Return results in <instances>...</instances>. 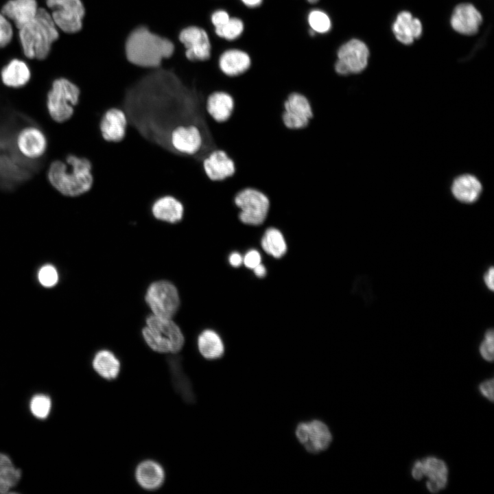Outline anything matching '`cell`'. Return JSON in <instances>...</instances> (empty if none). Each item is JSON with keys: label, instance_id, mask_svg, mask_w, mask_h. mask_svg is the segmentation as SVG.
Masks as SVG:
<instances>
[{"label": "cell", "instance_id": "obj_1", "mask_svg": "<svg viewBox=\"0 0 494 494\" xmlns=\"http://www.w3.org/2000/svg\"><path fill=\"white\" fill-rule=\"evenodd\" d=\"M51 185L62 195L76 198L87 193L93 184L92 163L84 157L71 153L64 160H56L47 172Z\"/></svg>", "mask_w": 494, "mask_h": 494}, {"label": "cell", "instance_id": "obj_2", "mask_svg": "<svg viewBox=\"0 0 494 494\" xmlns=\"http://www.w3.org/2000/svg\"><path fill=\"white\" fill-rule=\"evenodd\" d=\"M174 49L172 41L151 32L145 26L132 30L125 43V53L128 62L148 69L158 67L163 59L172 55Z\"/></svg>", "mask_w": 494, "mask_h": 494}, {"label": "cell", "instance_id": "obj_3", "mask_svg": "<svg viewBox=\"0 0 494 494\" xmlns=\"http://www.w3.org/2000/svg\"><path fill=\"white\" fill-rule=\"evenodd\" d=\"M19 34L25 56L38 60L47 57L52 43L59 37L51 14L42 8H38L30 22L19 29Z\"/></svg>", "mask_w": 494, "mask_h": 494}, {"label": "cell", "instance_id": "obj_4", "mask_svg": "<svg viewBox=\"0 0 494 494\" xmlns=\"http://www.w3.org/2000/svg\"><path fill=\"white\" fill-rule=\"evenodd\" d=\"M142 336L148 346L159 353H176L183 347L184 336L172 318L150 315L142 329Z\"/></svg>", "mask_w": 494, "mask_h": 494}, {"label": "cell", "instance_id": "obj_5", "mask_svg": "<svg viewBox=\"0 0 494 494\" xmlns=\"http://www.w3.org/2000/svg\"><path fill=\"white\" fill-rule=\"evenodd\" d=\"M81 91L71 80L60 78L55 80L47 95V108L51 119L64 123L71 119L78 105Z\"/></svg>", "mask_w": 494, "mask_h": 494}, {"label": "cell", "instance_id": "obj_6", "mask_svg": "<svg viewBox=\"0 0 494 494\" xmlns=\"http://www.w3.org/2000/svg\"><path fill=\"white\" fill-rule=\"evenodd\" d=\"M233 202L239 210V220L244 224L258 226L265 221L270 210L268 196L261 190L246 187L239 190Z\"/></svg>", "mask_w": 494, "mask_h": 494}, {"label": "cell", "instance_id": "obj_7", "mask_svg": "<svg viewBox=\"0 0 494 494\" xmlns=\"http://www.w3.org/2000/svg\"><path fill=\"white\" fill-rule=\"evenodd\" d=\"M25 159L17 152L12 137L0 135V182L11 186L29 176Z\"/></svg>", "mask_w": 494, "mask_h": 494}, {"label": "cell", "instance_id": "obj_8", "mask_svg": "<svg viewBox=\"0 0 494 494\" xmlns=\"http://www.w3.org/2000/svg\"><path fill=\"white\" fill-rule=\"evenodd\" d=\"M145 300L152 314L172 318L180 305V298L176 286L165 280L154 281L148 287Z\"/></svg>", "mask_w": 494, "mask_h": 494}, {"label": "cell", "instance_id": "obj_9", "mask_svg": "<svg viewBox=\"0 0 494 494\" xmlns=\"http://www.w3.org/2000/svg\"><path fill=\"white\" fill-rule=\"evenodd\" d=\"M56 25L69 34L79 32L83 25L85 7L82 0H46Z\"/></svg>", "mask_w": 494, "mask_h": 494}, {"label": "cell", "instance_id": "obj_10", "mask_svg": "<svg viewBox=\"0 0 494 494\" xmlns=\"http://www.w3.org/2000/svg\"><path fill=\"white\" fill-rule=\"evenodd\" d=\"M334 70L340 75L356 74L368 64L369 50L361 40L352 38L340 46L337 51Z\"/></svg>", "mask_w": 494, "mask_h": 494}, {"label": "cell", "instance_id": "obj_11", "mask_svg": "<svg viewBox=\"0 0 494 494\" xmlns=\"http://www.w3.org/2000/svg\"><path fill=\"white\" fill-rule=\"evenodd\" d=\"M314 117V110L309 99L303 93H290L283 103L281 121L291 130L306 128Z\"/></svg>", "mask_w": 494, "mask_h": 494}, {"label": "cell", "instance_id": "obj_12", "mask_svg": "<svg viewBox=\"0 0 494 494\" xmlns=\"http://www.w3.org/2000/svg\"><path fill=\"white\" fill-rule=\"evenodd\" d=\"M178 40L185 48L187 60L204 62L211 59L212 43L205 29L196 25L186 27L180 32Z\"/></svg>", "mask_w": 494, "mask_h": 494}, {"label": "cell", "instance_id": "obj_13", "mask_svg": "<svg viewBox=\"0 0 494 494\" xmlns=\"http://www.w3.org/2000/svg\"><path fill=\"white\" fill-rule=\"evenodd\" d=\"M14 144L18 153L26 160H35L42 157L47 148L45 133L38 126L27 125L16 132Z\"/></svg>", "mask_w": 494, "mask_h": 494}, {"label": "cell", "instance_id": "obj_14", "mask_svg": "<svg viewBox=\"0 0 494 494\" xmlns=\"http://www.w3.org/2000/svg\"><path fill=\"white\" fill-rule=\"evenodd\" d=\"M296 436L307 451L311 453L325 450L332 440L327 425L318 420L299 423L296 430Z\"/></svg>", "mask_w": 494, "mask_h": 494}, {"label": "cell", "instance_id": "obj_15", "mask_svg": "<svg viewBox=\"0 0 494 494\" xmlns=\"http://www.w3.org/2000/svg\"><path fill=\"white\" fill-rule=\"evenodd\" d=\"M252 64V58L248 51L228 45L220 52L217 58L219 71L229 78L245 74L250 70Z\"/></svg>", "mask_w": 494, "mask_h": 494}, {"label": "cell", "instance_id": "obj_16", "mask_svg": "<svg viewBox=\"0 0 494 494\" xmlns=\"http://www.w3.org/2000/svg\"><path fill=\"white\" fill-rule=\"evenodd\" d=\"M206 176L213 181H222L236 172L233 158L223 150H212L202 161Z\"/></svg>", "mask_w": 494, "mask_h": 494}, {"label": "cell", "instance_id": "obj_17", "mask_svg": "<svg viewBox=\"0 0 494 494\" xmlns=\"http://www.w3.org/2000/svg\"><path fill=\"white\" fill-rule=\"evenodd\" d=\"M170 143L178 152L187 155L196 154L201 148L203 139L200 130L195 125L178 126L170 134Z\"/></svg>", "mask_w": 494, "mask_h": 494}, {"label": "cell", "instance_id": "obj_18", "mask_svg": "<svg viewBox=\"0 0 494 494\" xmlns=\"http://www.w3.org/2000/svg\"><path fill=\"white\" fill-rule=\"evenodd\" d=\"M482 23L480 12L470 3L458 5L451 14V25L457 32L471 36L476 34Z\"/></svg>", "mask_w": 494, "mask_h": 494}, {"label": "cell", "instance_id": "obj_19", "mask_svg": "<svg viewBox=\"0 0 494 494\" xmlns=\"http://www.w3.org/2000/svg\"><path fill=\"white\" fill-rule=\"evenodd\" d=\"M128 119L125 112L118 108H111L102 115L99 130L102 138L111 142H119L126 135Z\"/></svg>", "mask_w": 494, "mask_h": 494}, {"label": "cell", "instance_id": "obj_20", "mask_svg": "<svg viewBox=\"0 0 494 494\" xmlns=\"http://www.w3.org/2000/svg\"><path fill=\"white\" fill-rule=\"evenodd\" d=\"M151 213L157 221L176 224L183 217L184 206L175 197L166 195L157 198L152 203Z\"/></svg>", "mask_w": 494, "mask_h": 494}, {"label": "cell", "instance_id": "obj_21", "mask_svg": "<svg viewBox=\"0 0 494 494\" xmlns=\"http://www.w3.org/2000/svg\"><path fill=\"white\" fill-rule=\"evenodd\" d=\"M208 115L217 123L226 121L235 108L233 96L227 91H215L207 98L205 104Z\"/></svg>", "mask_w": 494, "mask_h": 494}, {"label": "cell", "instance_id": "obj_22", "mask_svg": "<svg viewBox=\"0 0 494 494\" xmlns=\"http://www.w3.org/2000/svg\"><path fill=\"white\" fill-rule=\"evenodd\" d=\"M38 9L36 0H10L2 7L1 13L19 30L34 18Z\"/></svg>", "mask_w": 494, "mask_h": 494}, {"label": "cell", "instance_id": "obj_23", "mask_svg": "<svg viewBox=\"0 0 494 494\" xmlns=\"http://www.w3.org/2000/svg\"><path fill=\"white\" fill-rule=\"evenodd\" d=\"M134 476L138 484L148 491L159 489L165 482V473L163 467L152 460L141 462L136 467Z\"/></svg>", "mask_w": 494, "mask_h": 494}, {"label": "cell", "instance_id": "obj_24", "mask_svg": "<svg viewBox=\"0 0 494 494\" xmlns=\"http://www.w3.org/2000/svg\"><path fill=\"white\" fill-rule=\"evenodd\" d=\"M396 38L404 45L412 44L423 32L421 22L408 11L400 12L392 25Z\"/></svg>", "mask_w": 494, "mask_h": 494}, {"label": "cell", "instance_id": "obj_25", "mask_svg": "<svg viewBox=\"0 0 494 494\" xmlns=\"http://www.w3.org/2000/svg\"><path fill=\"white\" fill-rule=\"evenodd\" d=\"M421 462L423 476L428 478L426 486L432 493H437L445 487L447 482V468L443 461L429 457Z\"/></svg>", "mask_w": 494, "mask_h": 494}, {"label": "cell", "instance_id": "obj_26", "mask_svg": "<svg viewBox=\"0 0 494 494\" xmlns=\"http://www.w3.org/2000/svg\"><path fill=\"white\" fill-rule=\"evenodd\" d=\"M482 191L480 180L471 174L457 177L451 185L453 196L458 201L471 204L476 202Z\"/></svg>", "mask_w": 494, "mask_h": 494}, {"label": "cell", "instance_id": "obj_27", "mask_svg": "<svg viewBox=\"0 0 494 494\" xmlns=\"http://www.w3.org/2000/svg\"><path fill=\"white\" fill-rule=\"evenodd\" d=\"M92 365L100 377L108 381L115 379L121 370L119 360L112 351L107 349L99 350L95 353Z\"/></svg>", "mask_w": 494, "mask_h": 494}, {"label": "cell", "instance_id": "obj_28", "mask_svg": "<svg viewBox=\"0 0 494 494\" xmlns=\"http://www.w3.org/2000/svg\"><path fill=\"white\" fill-rule=\"evenodd\" d=\"M1 77L5 86L19 88L29 82L31 73L27 65L23 61L14 59L3 68Z\"/></svg>", "mask_w": 494, "mask_h": 494}, {"label": "cell", "instance_id": "obj_29", "mask_svg": "<svg viewBox=\"0 0 494 494\" xmlns=\"http://www.w3.org/2000/svg\"><path fill=\"white\" fill-rule=\"evenodd\" d=\"M198 348L202 356L207 360L220 358L224 352V346L220 336L211 329H206L199 335Z\"/></svg>", "mask_w": 494, "mask_h": 494}, {"label": "cell", "instance_id": "obj_30", "mask_svg": "<svg viewBox=\"0 0 494 494\" xmlns=\"http://www.w3.org/2000/svg\"><path fill=\"white\" fill-rule=\"evenodd\" d=\"M21 478V471L13 464L8 456L0 453V494L14 487Z\"/></svg>", "mask_w": 494, "mask_h": 494}, {"label": "cell", "instance_id": "obj_31", "mask_svg": "<svg viewBox=\"0 0 494 494\" xmlns=\"http://www.w3.org/2000/svg\"><path fill=\"white\" fill-rule=\"evenodd\" d=\"M261 246L266 253L275 258L281 257L287 250L283 234L275 228L266 230L261 239Z\"/></svg>", "mask_w": 494, "mask_h": 494}, {"label": "cell", "instance_id": "obj_32", "mask_svg": "<svg viewBox=\"0 0 494 494\" xmlns=\"http://www.w3.org/2000/svg\"><path fill=\"white\" fill-rule=\"evenodd\" d=\"M245 30L244 21L236 16H231L222 26L213 29L214 35L226 43H231L239 38Z\"/></svg>", "mask_w": 494, "mask_h": 494}, {"label": "cell", "instance_id": "obj_33", "mask_svg": "<svg viewBox=\"0 0 494 494\" xmlns=\"http://www.w3.org/2000/svg\"><path fill=\"white\" fill-rule=\"evenodd\" d=\"M309 28L316 34H325L332 28V21L329 14L320 8H313L307 14Z\"/></svg>", "mask_w": 494, "mask_h": 494}, {"label": "cell", "instance_id": "obj_34", "mask_svg": "<svg viewBox=\"0 0 494 494\" xmlns=\"http://www.w3.org/2000/svg\"><path fill=\"white\" fill-rule=\"evenodd\" d=\"M169 368L175 389L180 394L185 401L192 403L194 401L192 386L187 375L183 371V368L176 363L174 364H169Z\"/></svg>", "mask_w": 494, "mask_h": 494}, {"label": "cell", "instance_id": "obj_35", "mask_svg": "<svg viewBox=\"0 0 494 494\" xmlns=\"http://www.w3.org/2000/svg\"><path fill=\"white\" fill-rule=\"evenodd\" d=\"M51 403L50 398L44 395H35L30 401V410L38 419H45L49 414Z\"/></svg>", "mask_w": 494, "mask_h": 494}, {"label": "cell", "instance_id": "obj_36", "mask_svg": "<svg viewBox=\"0 0 494 494\" xmlns=\"http://www.w3.org/2000/svg\"><path fill=\"white\" fill-rule=\"evenodd\" d=\"M37 277L40 284L48 288L55 286L59 279L56 268L49 263L45 264L39 268Z\"/></svg>", "mask_w": 494, "mask_h": 494}, {"label": "cell", "instance_id": "obj_37", "mask_svg": "<svg viewBox=\"0 0 494 494\" xmlns=\"http://www.w3.org/2000/svg\"><path fill=\"white\" fill-rule=\"evenodd\" d=\"M479 350L482 357L485 360L493 361L494 357V333L492 329L486 331Z\"/></svg>", "mask_w": 494, "mask_h": 494}, {"label": "cell", "instance_id": "obj_38", "mask_svg": "<svg viewBox=\"0 0 494 494\" xmlns=\"http://www.w3.org/2000/svg\"><path fill=\"white\" fill-rule=\"evenodd\" d=\"M13 31L10 23L0 13V48L5 47L10 43Z\"/></svg>", "mask_w": 494, "mask_h": 494}, {"label": "cell", "instance_id": "obj_39", "mask_svg": "<svg viewBox=\"0 0 494 494\" xmlns=\"http://www.w3.org/2000/svg\"><path fill=\"white\" fill-rule=\"evenodd\" d=\"M231 15L228 9L219 8L211 12L209 16V21L214 28H218L224 25L231 18Z\"/></svg>", "mask_w": 494, "mask_h": 494}, {"label": "cell", "instance_id": "obj_40", "mask_svg": "<svg viewBox=\"0 0 494 494\" xmlns=\"http://www.w3.org/2000/svg\"><path fill=\"white\" fill-rule=\"evenodd\" d=\"M243 263L248 268H255L261 263V255L259 252L255 250H249L243 258Z\"/></svg>", "mask_w": 494, "mask_h": 494}, {"label": "cell", "instance_id": "obj_41", "mask_svg": "<svg viewBox=\"0 0 494 494\" xmlns=\"http://www.w3.org/2000/svg\"><path fill=\"white\" fill-rule=\"evenodd\" d=\"M479 388L482 395L491 401H493V379L482 383Z\"/></svg>", "mask_w": 494, "mask_h": 494}, {"label": "cell", "instance_id": "obj_42", "mask_svg": "<svg viewBox=\"0 0 494 494\" xmlns=\"http://www.w3.org/2000/svg\"><path fill=\"white\" fill-rule=\"evenodd\" d=\"M483 281L486 288L491 292L494 290V268L489 266L483 274Z\"/></svg>", "mask_w": 494, "mask_h": 494}, {"label": "cell", "instance_id": "obj_43", "mask_svg": "<svg viewBox=\"0 0 494 494\" xmlns=\"http://www.w3.org/2000/svg\"><path fill=\"white\" fill-rule=\"evenodd\" d=\"M230 264L233 267H238L243 263V258L238 252H233L228 258Z\"/></svg>", "mask_w": 494, "mask_h": 494}, {"label": "cell", "instance_id": "obj_44", "mask_svg": "<svg viewBox=\"0 0 494 494\" xmlns=\"http://www.w3.org/2000/svg\"><path fill=\"white\" fill-rule=\"evenodd\" d=\"M240 2L246 8L255 9L260 7L264 0H239Z\"/></svg>", "mask_w": 494, "mask_h": 494}, {"label": "cell", "instance_id": "obj_45", "mask_svg": "<svg viewBox=\"0 0 494 494\" xmlns=\"http://www.w3.org/2000/svg\"><path fill=\"white\" fill-rule=\"evenodd\" d=\"M253 270H254L255 274L258 277H263L266 275V268L261 263H259L255 268H253Z\"/></svg>", "mask_w": 494, "mask_h": 494}, {"label": "cell", "instance_id": "obj_46", "mask_svg": "<svg viewBox=\"0 0 494 494\" xmlns=\"http://www.w3.org/2000/svg\"><path fill=\"white\" fill-rule=\"evenodd\" d=\"M320 0H306V1L311 5H314L318 3Z\"/></svg>", "mask_w": 494, "mask_h": 494}]
</instances>
